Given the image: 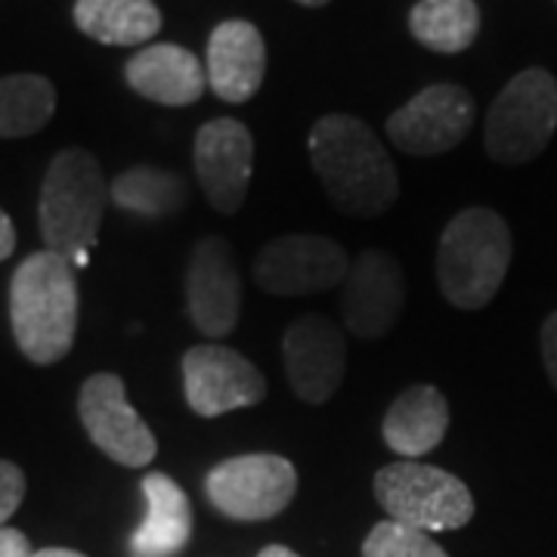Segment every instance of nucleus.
<instances>
[{
  "label": "nucleus",
  "instance_id": "f257e3e1",
  "mask_svg": "<svg viewBox=\"0 0 557 557\" xmlns=\"http://www.w3.org/2000/svg\"><path fill=\"white\" fill-rule=\"evenodd\" d=\"M310 161L332 205L350 218L394 208L399 177L375 131L354 115H325L310 131Z\"/></svg>",
  "mask_w": 557,
  "mask_h": 557
},
{
  "label": "nucleus",
  "instance_id": "f03ea898",
  "mask_svg": "<svg viewBox=\"0 0 557 557\" xmlns=\"http://www.w3.org/2000/svg\"><path fill=\"white\" fill-rule=\"evenodd\" d=\"M10 322L20 350L35 366L60 362L78 332V278L72 260L38 251L10 282Z\"/></svg>",
  "mask_w": 557,
  "mask_h": 557
},
{
  "label": "nucleus",
  "instance_id": "7ed1b4c3",
  "mask_svg": "<svg viewBox=\"0 0 557 557\" xmlns=\"http://www.w3.org/2000/svg\"><path fill=\"white\" fill-rule=\"evenodd\" d=\"M515 255L511 230L493 208H465L440 236L437 282L458 310H483L496 298Z\"/></svg>",
  "mask_w": 557,
  "mask_h": 557
},
{
  "label": "nucleus",
  "instance_id": "20e7f679",
  "mask_svg": "<svg viewBox=\"0 0 557 557\" xmlns=\"http://www.w3.org/2000/svg\"><path fill=\"white\" fill-rule=\"evenodd\" d=\"M106 201L109 183L100 161L84 149H62L40 186L38 220L47 251L69 260L90 251L100 239Z\"/></svg>",
  "mask_w": 557,
  "mask_h": 557
},
{
  "label": "nucleus",
  "instance_id": "39448f33",
  "mask_svg": "<svg viewBox=\"0 0 557 557\" xmlns=\"http://www.w3.org/2000/svg\"><path fill=\"white\" fill-rule=\"evenodd\" d=\"M375 498L387 520L406 523L421 533L461 530L474 518L471 490L449 471L424 461H394L375 474Z\"/></svg>",
  "mask_w": 557,
  "mask_h": 557
},
{
  "label": "nucleus",
  "instance_id": "423d86ee",
  "mask_svg": "<svg viewBox=\"0 0 557 557\" xmlns=\"http://www.w3.org/2000/svg\"><path fill=\"white\" fill-rule=\"evenodd\" d=\"M557 127V81L545 69H527L502 87L486 115V156L498 164H527L545 152Z\"/></svg>",
  "mask_w": 557,
  "mask_h": 557
},
{
  "label": "nucleus",
  "instance_id": "0eeeda50",
  "mask_svg": "<svg viewBox=\"0 0 557 557\" xmlns=\"http://www.w3.org/2000/svg\"><path fill=\"white\" fill-rule=\"evenodd\" d=\"M205 493L223 518L258 523L282 515L298 493V471L276 453L233 456L211 468Z\"/></svg>",
  "mask_w": 557,
  "mask_h": 557
},
{
  "label": "nucleus",
  "instance_id": "6e6552de",
  "mask_svg": "<svg viewBox=\"0 0 557 557\" xmlns=\"http://www.w3.org/2000/svg\"><path fill=\"white\" fill-rule=\"evenodd\" d=\"M347 251L329 236L295 233L267 242L255 258V282L273 298H304L338 288L347 276Z\"/></svg>",
  "mask_w": 557,
  "mask_h": 557
},
{
  "label": "nucleus",
  "instance_id": "1a4fd4ad",
  "mask_svg": "<svg viewBox=\"0 0 557 557\" xmlns=\"http://www.w3.org/2000/svg\"><path fill=\"white\" fill-rule=\"evenodd\" d=\"M78 416L87 437L124 468H146L159 456V440L137 416L127 387L112 372H97L81 384Z\"/></svg>",
  "mask_w": 557,
  "mask_h": 557
},
{
  "label": "nucleus",
  "instance_id": "9d476101",
  "mask_svg": "<svg viewBox=\"0 0 557 557\" xmlns=\"http://www.w3.org/2000/svg\"><path fill=\"white\" fill-rule=\"evenodd\" d=\"M183 394L201 418L251 409L267 397V379L251 359L223 344H199L183 354Z\"/></svg>",
  "mask_w": 557,
  "mask_h": 557
},
{
  "label": "nucleus",
  "instance_id": "9b49d317",
  "mask_svg": "<svg viewBox=\"0 0 557 557\" xmlns=\"http://www.w3.org/2000/svg\"><path fill=\"white\" fill-rule=\"evenodd\" d=\"M474 124V100L458 84H431L387 119L399 152L431 159L456 149Z\"/></svg>",
  "mask_w": 557,
  "mask_h": 557
},
{
  "label": "nucleus",
  "instance_id": "f8f14e48",
  "mask_svg": "<svg viewBox=\"0 0 557 557\" xmlns=\"http://www.w3.org/2000/svg\"><path fill=\"white\" fill-rule=\"evenodd\" d=\"M344 329L359 341L384 338L397 325L406 304V276L394 255L369 248L350 260L344 276Z\"/></svg>",
  "mask_w": 557,
  "mask_h": 557
},
{
  "label": "nucleus",
  "instance_id": "ddd939ff",
  "mask_svg": "<svg viewBox=\"0 0 557 557\" xmlns=\"http://www.w3.org/2000/svg\"><path fill=\"white\" fill-rule=\"evenodd\" d=\"M186 304L193 325L205 338L220 341L236 332L242 317V276L233 245L220 236H205L189 255Z\"/></svg>",
  "mask_w": 557,
  "mask_h": 557
},
{
  "label": "nucleus",
  "instance_id": "4468645a",
  "mask_svg": "<svg viewBox=\"0 0 557 557\" xmlns=\"http://www.w3.org/2000/svg\"><path fill=\"white\" fill-rule=\"evenodd\" d=\"M282 362L295 397L322 406L335 397L347 369V344L344 332L329 317L304 313L282 338Z\"/></svg>",
  "mask_w": 557,
  "mask_h": 557
},
{
  "label": "nucleus",
  "instance_id": "2eb2a0df",
  "mask_svg": "<svg viewBox=\"0 0 557 557\" xmlns=\"http://www.w3.org/2000/svg\"><path fill=\"white\" fill-rule=\"evenodd\" d=\"M193 164L205 199L220 214H236L255 171V137L236 119H214L201 124L193 143Z\"/></svg>",
  "mask_w": 557,
  "mask_h": 557
},
{
  "label": "nucleus",
  "instance_id": "dca6fc26",
  "mask_svg": "<svg viewBox=\"0 0 557 557\" xmlns=\"http://www.w3.org/2000/svg\"><path fill=\"white\" fill-rule=\"evenodd\" d=\"M208 87L223 102H248L267 75V44L255 22L226 20L208 38L205 57Z\"/></svg>",
  "mask_w": 557,
  "mask_h": 557
},
{
  "label": "nucleus",
  "instance_id": "f3484780",
  "mask_svg": "<svg viewBox=\"0 0 557 557\" xmlns=\"http://www.w3.org/2000/svg\"><path fill=\"white\" fill-rule=\"evenodd\" d=\"M124 81L143 100L159 106H193L208 87V75L199 57L180 44L143 47L124 65Z\"/></svg>",
  "mask_w": 557,
  "mask_h": 557
},
{
  "label": "nucleus",
  "instance_id": "a211bd4d",
  "mask_svg": "<svg viewBox=\"0 0 557 557\" xmlns=\"http://www.w3.org/2000/svg\"><path fill=\"white\" fill-rule=\"evenodd\" d=\"M449 431V403L434 384H412L399 394L381 424L384 443L406 461L434 453Z\"/></svg>",
  "mask_w": 557,
  "mask_h": 557
},
{
  "label": "nucleus",
  "instance_id": "6ab92c4d",
  "mask_svg": "<svg viewBox=\"0 0 557 557\" xmlns=\"http://www.w3.org/2000/svg\"><path fill=\"white\" fill-rule=\"evenodd\" d=\"M146 496V518L131 536L134 557H174L186 548L193 536V508L177 480L168 474H146L143 478Z\"/></svg>",
  "mask_w": 557,
  "mask_h": 557
},
{
  "label": "nucleus",
  "instance_id": "aec40b11",
  "mask_svg": "<svg viewBox=\"0 0 557 557\" xmlns=\"http://www.w3.org/2000/svg\"><path fill=\"white\" fill-rule=\"evenodd\" d=\"M75 25L97 44L143 47L161 32L156 0H78Z\"/></svg>",
  "mask_w": 557,
  "mask_h": 557
},
{
  "label": "nucleus",
  "instance_id": "412c9836",
  "mask_svg": "<svg viewBox=\"0 0 557 557\" xmlns=\"http://www.w3.org/2000/svg\"><path fill=\"white\" fill-rule=\"evenodd\" d=\"M109 201H115L121 211H131L139 218L164 220L180 214L189 201V186L177 171L137 164L109 183Z\"/></svg>",
  "mask_w": 557,
  "mask_h": 557
},
{
  "label": "nucleus",
  "instance_id": "4be33fe9",
  "mask_svg": "<svg viewBox=\"0 0 557 557\" xmlns=\"http://www.w3.org/2000/svg\"><path fill=\"white\" fill-rule=\"evenodd\" d=\"M412 38L434 53H461L480 32V10L474 0H418L409 13Z\"/></svg>",
  "mask_w": 557,
  "mask_h": 557
},
{
  "label": "nucleus",
  "instance_id": "5701e85b",
  "mask_svg": "<svg viewBox=\"0 0 557 557\" xmlns=\"http://www.w3.org/2000/svg\"><path fill=\"white\" fill-rule=\"evenodd\" d=\"M57 112V87L44 75L0 78V139L32 137L47 127Z\"/></svg>",
  "mask_w": 557,
  "mask_h": 557
},
{
  "label": "nucleus",
  "instance_id": "b1692460",
  "mask_svg": "<svg viewBox=\"0 0 557 557\" xmlns=\"http://www.w3.org/2000/svg\"><path fill=\"white\" fill-rule=\"evenodd\" d=\"M362 557H449L434 539L397 520L375 523L362 542Z\"/></svg>",
  "mask_w": 557,
  "mask_h": 557
},
{
  "label": "nucleus",
  "instance_id": "393cba45",
  "mask_svg": "<svg viewBox=\"0 0 557 557\" xmlns=\"http://www.w3.org/2000/svg\"><path fill=\"white\" fill-rule=\"evenodd\" d=\"M22 498H25V474H22V468L0 458V530H3L7 520L20 511Z\"/></svg>",
  "mask_w": 557,
  "mask_h": 557
},
{
  "label": "nucleus",
  "instance_id": "a878e982",
  "mask_svg": "<svg viewBox=\"0 0 557 557\" xmlns=\"http://www.w3.org/2000/svg\"><path fill=\"white\" fill-rule=\"evenodd\" d=\"M539 344H542V362H545V372H548V379H552V384H555V391H557V310L542 322Z\"/></svg>",
  "mask_w": 557,
  "mask_h": 557
},
{
  "label": "nucleus",
  "instance_id": "bb28decb",
  "mask_svg": "<svg viewBox=\"0 0 557 557\" xmlns=\"http://www.w3.org/2000/svg\"><path fill=\"white\" fill-rule=\"evenodd\" d=\"M32 542L25 539V533L13 530V527H3L0 530V557H32Z\"/></svg>",
  "mask_w": 557,
  "mask_h": 557
},
{
  "label": "nucleus",
  "instance_id": "cd10ccee",
  "mask_svg": "<svg viewBox=\"0 0 557 557\" xmlns=\"http://www.w3.org/2000/svg\"><path fill=\"white\" fill-rule=\"evenodd\" d=\"M16 251V226L7 218V211L0 208V260H7Z\"/></svg>",
  "mask_w": 557,
  "mask_h": 557
},
{
  "label": "nucleus",
  "instance_id": "c85d7f7f",
  "mask_svg": "<svg viewBox=\"0 0 557 557\" xmlns=\"http://www.w3.org/2000/svg\"><path fill=\"white\" fill-rule=\"evenodd\" d=\"M32 557H87V555L72 552V548H40V552H35Z\"/></svg>",
  "mask_w": 557,
  "mask_h": 557
},
{
  "label": "nucleus",
  "instance_id": "c756f323",
  "mask_svg": "<svg viewBox=\"0 0 557 557\" xmlns=\"http://www.w3.org/2000/svg\"><path fill=\"white\" fill-rule=\"evenodd\" d=\"M258 557H300V555H295V552H292V548H285V545H267Z\"/></svg>",
  "mask_w": 557,
  "mask_h": 557
},
{
  "label": "nucleus",
  "instance_id": "7c9ffc66",
  "mask_svg": "<svg viewBox=\"0 0 557 557\" xmlns=\"http://www.w3.org/2000/svg\"><path fill=\"white\" fill-rule=\"evenodd\" d=\"M295 3H300V7H325L329 0H295Z\"/></svg>",
  "mask_w": 557,
  "mask_h": 557
}]
</instances>
